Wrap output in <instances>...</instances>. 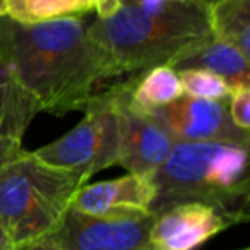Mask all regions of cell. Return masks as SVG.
<instances>
[{"mask_svg":"<svg viewBox=\"0 0 250 250\" xmlns=\"http://www.w3.org/2000/svg\"><path fill=\"white\" fill-rule=\"evenodd\" d=\"M0 60L35 96L40 110H84L94 87L118 76L110 55L89 35L84 16L21 22L0 18Z\"/></svg>","mask_w":250,"mask_h":250,"instance_id":"1","label":"cell"},{"mask_svg":"<svg viewBox=\"0 0 250 250\" xmlns=\"http://www.w3.org/2000/svg\"><path fill=\"white\" fill-rule=\"evenodd\" d=\"M89 35L110 55L118 74L175 67L212 38L202 0H170L156 9L124 0L111 16L89 21Z\"/></svg>","mask_w":250,"mask_h":250,"instance_id":"2","label":"cell"},{"mask_svg":"<svg viewBox=\"0 0 250 250\" xmlns=\"http://www.w3.org/2000/svg\"><path fill=\"white\" fill-rule=\"evenodd\" d=\"M156 199L151 212L180 202H206L249 221V147L218 143H175L154 171Z\"/></svg>","mask_w":250,"mask_h":250,"instance_id":"3","label":"cell"},{"mask_svg":"<svg viewBox=\"0 0 250 250\" xmlns=\"http://www.w3.org/2000/svg\"><path fill=\"white\" fill-rule=\"evenodd\" d=\"M86 182L24 151L0 168V225L18 250L52 235Z\"/></svg>","mask_w":250,"mask_h":250,"instance_id":"4","label":"cell"},{"mask_svg":"<svg viewBox=\"0 0 250 250\" xmlns=\"http://www.w3.org/2000/svg\"><path fill=\"white\" fill-rule=\"evenodd\" d=\"M84 111V118L70 132L36 149L35 154L87 182L94 173L117 165L118 160L120 125L111 87L94 93Z\"/></svg>","mask_w":250,"mask_h":250,"instance_id":"5","label":"cell"},{"mask_svg":"<svg viewBox=\"0 0 250 250\" xmlns=\"http://www.w3.org/2000/svg\"><path fill=\"white\" fill-rule=\"evenodd\" d=\"M111 91L120 125L117 165L125 168L127 173L153 177L170 156L177 141L151 111L132 103L129 81L111 86Z\"/></svg>","mask_w":250,"mask_h":250,"instance_id":"6","label":"cell"},{"mask_svg":"<svg viewBox=\"0 0 250 250\" xmlns=\"http://www.w3.org/2000/svg\"><path fill=\"white\" fill-rule=\"evenodd\" d=\"M154 212L93 216L70 208L48 235L57 250H149Z\"/></svg>","mask_w":250,"mask_h":250,"instance_id":"7","label":"cell"},{"mask_svg":"<svg viewBox=\"0 0 250 250\" xmlns=\"http://www.w3.org/2000/svg\"><path fill=\"white\" fill-rule=\"evenodd\" d=\"M177 143H218L249 147L250 132L238 129L228 113V101L182 96L151 110Z\"/></svg>","mask_w":250,"mask_h":250,"instance_id":"8","label":"cell"},{"mask_svg":"<svg viewBox=\"0 0 250 250\" xmlns=\"http://www.w3.org/2000/svg\"><path fill=\"white\" fill-rule=\"evenodd\" d=\"M229 212L206 202H180L154 212L149 250H195L209 238L238 225Z\"/></svg>","mask_w":250,"mask_h":250,"instance_id":"9","label":"cell"},{"mask_svg":"<svg viewBox=\"0 0 250 250\" xmlns=\"http://www.w3.org/2000/svg\"><path fill=\"white\" fill-rule=\"evenodd\" d=\"M156 185L146 175L127 173L115 180L84 184L72 201V209L93 216H130L151 212Z\"/></svg>","mask_w":250,"mask_h":250,"instance_id":"10","label":"cell"},{"mask_svg":"<svg viewBox=\"0 0 250 250\" xmlns=\"http://www.w3.org/2000/svg\"><path fill=\"white\" fill-rule=\"evenodd\" d=\"M40 104L0 60V141L21 144Z\"/></svg>","mask_w":250,"mask_h":250,"instance_id":"11","label":"cell"},{"mask_svg":"<svg viewBox=\"0 0 250 250\" xmlns=\"http://www.w3.org/2000/svg\"><path fill=\"white\" fill-rule=\"evenodd\" d=\"M245 57L231 43L212 36L202 46L188 53L184 60L173 67L182 69H206L221 76L231 87L250 84V63Z\"/></svg>","mask_w":250,"mask_h":250,"instance_id":"12","label":"cell"},{"mask_svg":"<svg viewBox=\"0 0 250 250\" xmlns=\"http://www.w3.org/2000/svg\"><path fill=\"white\" fill-rule=\"evenodd\" d=\"M130 100L146 111L167 106L184 96L178 72L170 65H158L129 79Z\"/></svg>","mask_w":250,"mask_h":250,"instance_id":"13","label":"cell"},{"mask_svg":"<svg viewBox=\"0 0 250 250\" xmlns=\"http://www.w3.org/2000/svg\"><path fill=\"white\" fill-rule=\"evenodd\" d=\"M208 5L212 36L250 59V0H216Z\"/></svg>","mask_w":250,"mask_h":250,"instance_id":"14","label":"cell"},{"mask_svg":"<svg viewBox=\"0 0 250 250\" xmlns=\"http://www.w3.org/2000/svg\"><path fill=\"white\" fill-rule=\"evenodd\" d=\"M93 11V0H0V18L21 22L86 16Z\"/></svg>","mask_w":250,"mask_h":250,"instance_id":"15","label":"cell"},{"mask_svg":"<svg viewBox=\"0 0 250 250\" xmlns=\"http://www.w3.org/2000/svg\"><path fill=\"white\" fill-rule=\"evenodd\" d=\"M180 77L184 96L197 100L228 101L231 86L221 76L206 69H182L177 70Z\"/></svg>","mask_w":250,"mask_h":250,"instance_id":"16","label":"cell"},{"mask_svg":"<svg viewBox=\"0 0 250 250\" xmlns=\"http://www.w3.org/2000/svg\"><path fill=\"white\" fill-rule=\"evenodd\" d=\"M228 113L238 129L250 132V84L231 87L228 96Z\"/></svg>","mask_w":250,"mask_h":250,"instance_id":"17","label":"cell"},{"mask_svg":"<svg viewBox=\"0 0 250 250\" xmlns=\"http://www.w3.org/2000/svg\"><path fill=\"white\" fill-rule=\"evenodd\" d=\"M122 2L124 0H93V11H96V18H108L120 7Z\"/></svg>","mask_w":250,"mask_h":250,"instance_id":"18","label":"cell"},{"mask_svg":"<svg viewBox=\"0 0 250 250\" xmlns=\"http://www.w3.org/2000/svg\"><path fill=\"white\" fill-rule=\"evenodd\" d=\"M22 151L21 144H16V143H5V141H0V168L4 167L5 163L16 158L19 153Z\"/></svg>","mask_w":250,"mask_h":250,"instance_id":"19","label":"cell"},{"mask_svg":"<svg viewBox=\"0 0 250 250\" xmlns=\"http://www.w3.org/2000/svg\"><path fill=\"white\" fill-rule=\"evenodd\" d=\"M0 250H18L14 240L11 238V235L5 231L2 225H0Z\"/></svg>","mask_w":250,"mask_h":250,"instance_id":"20","label":"cell"},{"mask_svg":"<svg viewBox=\"0 0 250 250\" xmlns=\"http://www.w3.org/2000/svg\"><path fill=\"white\" fill-rule=\"evenodd\" d=\"M22 250H57L55 245L52 243V240L48 238V236H45V238L38 240V242L31 243V245L24 247Z\"/></svg>","mask_w":250,"mask_h":250,"instance_id":"21","label":"cell"},{"mask_svg":"<svg viewBox=\"0 0 250 250\" xmlns=\"http://www.w3.org/2000/svg\"><path fill=\"white\" fill-rule=\"evenodd\" d=\"M141 7L146 9H156V7H163L165 4H168L170 0H136Z\"/></svg>","mask_w":250,"mask_h":250,"instance_id":"22","label":"cell"},{"mask_svg":"<svg viewBox=\"0 0 250 250\" xmlns=\"http://www.w3.org/2000/svg\"><path fill=\"white\" fill-rule=\"evenodd\" d=\"M204 4H211V2H216V0H202Z\"/></svg>","mask_w":250,"mask_h":250,"instance_id":"23","label":"cell"},{"mask_svg":"<svg viewBox=\"0 0 250 250\" xmlns=\"http://www.w3.org/2000/svg\"><path fill=\"white\" fill-rule=\"evenodd\" d=\"M240 250H250V249H240Z\"/></svg>","mask_w":250,"mask_h":250,"instance_id":"24","label":"cell"}]
</instances>
